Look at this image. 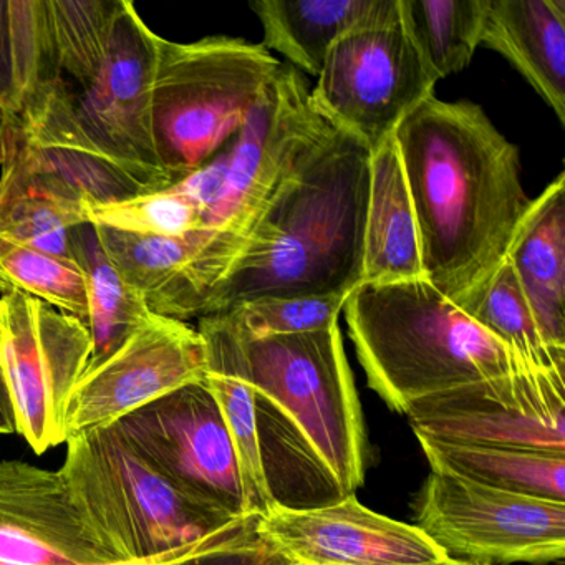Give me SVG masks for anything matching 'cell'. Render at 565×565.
I'll return each mask as SVG.
<instances>
[{"instance_id": "cell-1", "label": "cell", "mask_w": 565, "mask_h": 565, "mask_svg": "<svg viewBox=\"0 0 565 565\" xmlns=\"http://www.w3.org/2000/svg\"><path fill=\"white\" fill-rule=\"evenodd\" d=\"M49 18L57 77L0 135V161L29 154L88 203L170 188L153 127L160 35L128 0H51Z\"/></svg>"}, {"instance_id": "cell-2", "label": "cell", "mask_w": 565, "mask_h": 565, "mask_svg": "<svg viewBox=\"0 0 565 565\" xmlns=\"http://www.w3.org/2000/svg\"><path fill=\"white\" fill-rule=\"evenodd\" d=\"M423 276L461 307L501 267L531 207L521 157L472 102L418 105L395 130Z\"/></svg>"}, {"instance_id": "cell-3", "label": "cell", "mask_w": 565, "mask_h": 565, "mask_svg": "<svg viewBox=\"0 0 565 565\" xmlns=\"http://www.w3.org/2000/svg\"><path fill=\"white\" fill-rule=\"evenodd\" d=\"M370 158L329 125L267 201L206 316L263 297L350 296L363 282Z\"/></svg>"}, {"instance_id": "cell-4", "label": "cell", "mask_w": 565, "mask_h": 565, "mask_svg": "<svg viewBox=\"0 0 565 565\" xmlns=\"http://www.w3.org/2000/svg\"><path fill=\"white\" fill-rule=\"evenodd\" d=\"M343 312L370 388L403 415L426 396L532 370L425 279L360 284Z\"/></svg>"}, {"instance_id": "cell-5", "label": "cell", "mask_w": 565, "mask_h": 565, "mask_svg": "<svg viewBox=\"0 0 565 565\" xmlns=\"http://www.w3.org/2000/svg\"><path fill=\"white\" fill-rule=\"evenodd\" d=\"M198 332L289 422L343 495L365 478V425L340 326L297 335L241 339L221 313Z\"/></svg>"}, {"instance_id": "cell-6", "label": "cell", "mask_w": 565, "mask_h": 565, "mask_svg": "<svg viewBox=\"0 0 565 565\" xmlns=\"http://www.w3.org/2000/svg\"><path fill=\"white\" fill-rule=\"evenodd\" d=\"M58 469L78 511L121 562L160 557L246 527L154 471L114 425L67 439Z\"/></svg>"}, {"instance_id": "cell-7", "label": "cell", "mask_w": 565, "mask_h": 565, "mask_svg": "<svg viewBox=\"0 0 565 565\" xmlns=\"http://www.w3.org/2000/svg\"><path fill=\"white\" fill-rule=\"evenodd\" d=\"M280 65L263 45L244 39L214 35L181 44L161 38L153 85L154 140L174 183L236 138Z\"/></svg>"}, {"instance_id": "cell-8", "label": "cell", "mask_w": 565, "mask_h": 565, "mask_svg": "<svg viewBox=\"0 0 565 565\" xmlns=\"http://www.w3.org/2000/svg\"><path fill=\"white\" fill-rule=\"evenodd\" d=\"M309 97L300 72L280 65L231 145L226 180L207 213L203 246L191 264L204 316L267 201L329 127Z\"/></svg>"}, {"instance_id": "cell-9", "label": "cell", "mask_w": 565, "mask_h": 565, "mask_svg": "<svg viewBox=\"0 0 565 565\" xmlns=\"http://www.w3.org/2000/svg\"><path fill=\"white\" fill-rule=\"evenodd\" d=\"M436 84L406 24L403 0H392L385 12L337 41L309 98L322 120L373 153L435 95Z\"/></svg>"}, {"instance_id": "cell-10", "label": "cell", "mask_w": 565, "mask_h": 565, "mask_svg": "<svg viewBox=\"0 0 565 565\" xmlns=\"http://www.w3.org/2000/svg\"><path fill=\"white\" fill-rule=\"evenodd\" d=\"M92 350L84 320L28 294L0 297V393L38 455L67 443L68 402Z\"/></svg>"}, {"instance_id": "cell-11", "label": "cell", "mask_w": 565, "mask_h": 565, "mask_svg": "<svg viewBox=\"0 0 565 565\" xmlns=\"http://www.w3.org/2000/svg\"><path fill=\"white\" fill-rule=\"evenodd\" d=\"M416 527L448 557L548 564L565 557V502L511 494L431 471Z\"/></svg>"}, {"instance_id": "cell-12", "label": "cell", "mask_w": 565, "mask_h": 565, "mask_svg": "<svg viewBox=\"0 0 565 565\" xmlns=\"http://www.w3.org/2000/svg\"><path fill=\"white\" fill-rule=\"evenodd\" d=\"M114 426L143 461L178 488L233 518H250L230 431L204 380Z\"/></svg>"}, {"instance_id": "cell-13", "label": "cell", "mask_w": 565, "mask_h": 565, "mask_svg": "<svg viewBox=\"0 0 565 565\" xmlns=\"http://www.w3.org/2000/svg\"><path fill=\"white\" fill-rule=\"evenodd\" d=\"M565 376L525 370L413 403L416 438L565 455Z\"/></svg>"}, {"instance_id": "cell-14", "label": "cell", "mask_w": 565, "mask_h": 565, "mask_svg": "<svg viewBox=\"0 0 565 565\" xmlns=\"http://www.w3.org/2000/svg\"><path fill=\"white\" fill-rule=\"evenodd\" d=\"M203 335L183 320L148 313L107 359L88 365L68 402V438L115 425L206 379Z\"/></svg>"}, {"instance_id": "cell-15", "label": "cell", "mask_w": 565, "mask_h": 565, "mask_svg": "<svg viewBox=\"0 0 565 565\" xmlns=\"http://www.w3.org/2000/svg\"><path fill=\"white\" fill-rule=\"evenodd\" d=\"M257 534L290 564L422 565L448 557L422 529L379 514L345 495L329 504H274Z\"/></svg>"}, {"instance_id": "cell-16", "label": "cell", "mask_w": 565, "mask_h": 565, "mask_svg": "<svg viewBox=\"0 0 565 565\" xmlns=\"http://www.w3.org/2000/svg\"><path fill=\"white\" fill-rule=\"evenodd\" d=\"M58 471L0 461V565H118Z\"/></svg>"}, {"instance_id": "cell-17", "label": "cell", "mask_w": 565, "mask_h": 565, "mask_svg": "<svg viewBox=\"0 0 565 565\" xmlns=\"http://www.w3.org/2000/svg\"><path fill=\"white\" fill-rule=\"evenodd\" d=\"M0 237L61 257L72 231L88 224V201L64 177L25 153L0 161Z\"/></svg>"}, {"instance_id": "cell-18", "label": "cell", "mask_w": 565, "mask_h": 565, "mask_svg": "<svg viewBox=\"0 0 565 565\" xmlns=\"http://www.w3.org/2000/svg\"><path fill=\"white\" fill-rule=\"evenodd\" d=\"M481 45L501 54L565 125V0H489Z\"/></svg>"}, {"instance_id": "cell-19", "label": "cell", "mask_w": 565, "mask_h": 565, "mask_svg": "<svg viewBox=\"0 0 565 565\" xmlns=\"http://www.w3.org/2000/svg\"><path fill=\"white\" fill-rule=\"evenodd\" d=\"M505 259L545 342L565 356V173L532 200Z\"/></svg>"}, {"instance_id": "cell-20", "label": "cell", "mask_w": 565, "mask_h": 565, "mask_svg": "<svg viewBox=\"0 0 565 565\" xmlns=\"http://www.w3.org/2000/svg\"><path fill=\"white\" fill-rule=\"evenodd\" d=\"M425 279L418 226L395 135L370 158L362 284Z\"/></svg>"}, {"instance_id": "cell-21", "label": "cell", "mask_w": 565, "mask_h": 565, "mask_svg": "<svg viewBox=\"0 0 565 565\" xmlns=\"http://www.w3.org/2000/svg\"><path fill=\"white\" fill-rule=\"evenodd\" d=\"M105 256L151 313L183 320L203 317V300L191 264L203 244V231L181 239L143 237L94 226Z\"/></svg>"}, {"instance_id": "cell-22", "label": "cell", "mask_w": 565, "mask_h": 565, "mask_svg": "<svg viewBox=\"0 0 565 565\" xmlns=\"http://www.w3.org/2000/svg\"><path fill=\"white\" fill-rule=\"evenodd\" d=\"M392 0H257L250 4L264 29L263 47L290 67L319 77L340 38L375 19Z\"/></svg>"}, {"instance_id": "cell-23", "label": "cell", "mask_w": 565, "mask_h": 565, "mask_svg": "<svg viewBox=\"0 0 565 565\" xmlns=\"http://www.w3.org/2000/svg\"><path fill=\"white\" fill-rule=\"evenodd\" d=\"M57 77L47 0H0V134Z\"/></svg>"}, {"instance_id": "cell-24", "label": "cell", "mask_w": 565, "mask_h": 565, "mask_svg": "<svg viewBox=\"0 0 565 565\" xmlns=\"http://www.w3.org/2000/svg\"><path fill=\"white\" fill-rule=\"evenodd\" d=\"M429 468L466 481L545 501L565 502V455L419 438Z\"/></svg>"}, {"instance_id": "cell-25", "label": "cell", "mask_w": 565, "mask_h": 565, "mask_svg": "<svg viewBox=\"0 0 565 565\" xmlns=\"http://www.w3.org/2000/svg\"><path fill=\"white\" fill-rule=\"evenodd\" d=\"M71 244L75 260L87 276V326L94 345L88 365H95L110 356L150 310L105 256L92 224L75 227Z\"/></svg>"}, {"instance_id": "cell-26", "label": "cell", "mask_w": 565, "mask_h": 565, "mask_svg": "<svg viewBox=\"0 0 565 565\" xmlns=\"http://www.w3.org/2000/svg\"><path fill=\"white\" fill-rule=\"evenodd\" d=\"M206 355L207 372L204 382L223 413L236 451L247 514L250 518H263L274 508L276 501L264 468L256 395L253 386L220 350L206 343Z\"/></svg>"}, {"instance_id": "cell-27", "label": "cell", "mask_w": 565, "mask_h": 565, "mask_svg": "<svg viewBox=\"0 0 565 565\" xmlns=\"http://www.w3.org/2000/svg\"><path fill=\"white\" fill-rule=\"evenodd\" d=\"M459 309L511 349L529 369L564 376L565 356L555 353L542 337L508 259L492 274L489 282Z\"/></svg>"}, {"instance_id": "cell-28", "label": "cell", "mask_w": 565, "mask_h": 565, "mask_svg": "<svg viewBox=\"0 0 565 565\" xmlns=\"http://www.w3.org/2000/svg\"><path fill=\"white\" fill-rule=\"evenodd\" d=\"M489 0H403L406 24L438 81L465 71L481 45Z\"/></svg>"}, {"instance_id": "cell-29", "label": "cell", "mask_w": 565, "mask_h": 565, "mask_svg": "<svg viewBox=\"0 0 565 565\" xmlns=\"http://www.w3.org/2000/svg\"><path fill=\"white\" fill-rule=\"evenodd\" d=\"M22 292L87 323V276L75 257H61L0 237V292Z\"/></svg>"}, {"instance_id": "cell-30", "label": "cell", "mask_w": 565, "mask_h": 565, "mask_svg": "<svg viewBox=\"0 0 565 565\" xmlns=\"http://www.w3.org/2000/svg\"><path fill=\"white\" fill-rule=\"evenodd\" d=\"M85 211L92 226L143 237L181 239L201 233L206 224L204 211L173 184L125 200L87 203Z\"/></svg>"}, {"instance_id": "cell-31", "label": "cell", "mask_w": 565, "mask_h": 565, "mask_svg": "<svg viewBox=\"0 0 565 565\" xmlns=\"http://www.w3.org/2000/svg\"><path fill=\"white\" fill-rule=\"evenodd\" d=\"M347 297H263L217 313L241 339L297 335L339 326Z\"/></svg>"}, {"instance_id": "cell-32", "label": "cell", "mask_w": 565, "mask_h": 565, "mask_svg": "<svg viewBox=\"0 0 565 565\" xmlns=\"http://www.w3.org/2000/svg\"><path fill=\"white\" fill-rule=\"evenodd\" d=\"M256 524L174 565H289L280 552L257 534Z\"/></svg>"}, {"instance_id": "cell-33", "label": "cell", "mask_w": 565, "mask_h": 565, "mask_svg": "<svg viewBox=\"0 0 565 565\" xmlns=\"http://www.w3.org/2000/svg\"><path fill=\"white\" fill-rule=\"evenodd\" d=\"M256 521L250 522L246 527L237 529V531L231 532V534L223 535V537L211 539V541L201 542V544L190 545V547L180 548V551H173L170 552V554L160 555V557L147 558V561L125 562V564L118 565H174L183 561L188 555H193L196 554V552L204 551V548L213 547V545L220 544V542L226 541V539L246 531L250 525L256 524Z\"/></svg>"}, {"instance_id": "cell-34", "label": "cell", "mask_w": 565, "mask_h": 565, "mask_svg": "<svg viewBox=\"0 0 565 565\" xmlns=\"http://www.w3.org/2000/svg\"><path fill=\"white\" fill-rule=\"evenodd\" d=\"M15 433L14 418L4 395L0 393V435H12Z\"/></svg>"}, {"instance_id": "cell-35", "label": "cell", "mask_w": 565, "mask_h": 565, "mask_svg": "<svg viewBox=\"0 0 565 565\" xmlns=\"http://www.w3.org/2000/svg\"><path fill=\"white\" fill-rule=\"evenodd\" d=\"M422 565H498V564H491V562L469 561V558L446 557L439 562H431V564H422Z\"/></svg>"}, {"instance_id": "cell-36", "label": "cell", "mask_w": 565, "mask_h": 565, "mask_svg": "<svg viewBox=\"0 0 565 565\" xmlns=\"http://www.w3.org/2000/svg\"><path fill=\"white\" fill-rule=\"evenodd\" d=\"M289 565H299V564H289Z\"/></svg>"}]
</instances>
